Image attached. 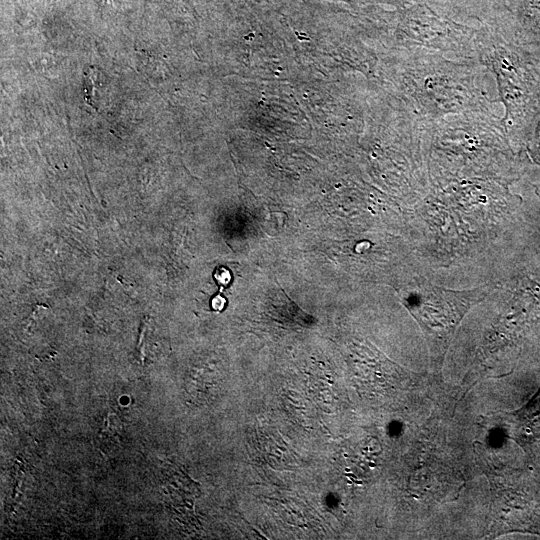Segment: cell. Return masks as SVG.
<instances>
[{
  "label": "cell",
  "instance_id": "6da1fadb",
  "mask_svg": "<svg viewBox=\"0 0 540 540\" xmlns=\"http://www.w3.org/2000/svg\"><path fill=\"white\" fill-rule=\"evenodd\" d=\"M479 60L449 59L423 48H400L395 82L400 99L424 126L452 114L494 109L488 75Z\"/></svg>",
  "mask_w": 540,
  "mask_h": 540
},
{
  "label": "cell",
  "instance_id": "7a4b0ae2",
  "mask_svg": "<svg viewBox=\"0 0 540 540\" xmlns=\"http://www.w3.org/2000/svg\"><path fill=\"white\" fill-rule=\"evenodd\" d=\"M478 60L494 75L509 140L523 150L540 116V44L531 42L512 17L475 32Z\"/></svg>",
  "mask_w": 540,
  "mask_h": 540
},
{
  "label": "cell",
  "instance_id": "3957f363",
  "mask_svg": "<svg viewBox=\"0 0 540 540\" xmlns=\"http://www.w3.org/2000/svg\"><path fill=\"white\" fill-rule=\"evenodd\" d=\"M423 141L440 177L487 173L514 179L523 172L520 155L494 109L440 118L424 126Z\"/></svg>",
  "mask_w": 540,
  "mask_h": 540
},
{
  "label": "cell",
  "instance_id": "277c9868",
  "mask_svg": "<svg viewBox=\"0 0 540 540\" xmlns=\"http://www.w3.org/2000/svg\"><path fill=\"white\" fill-rule=\"evenodd\" d=\"M476 30L437 17L424 7H414L398 27L400 48H423L449 59L478 60Z\"/></svg>",
  "mask_w": 540,
  "mask_h": 540
},
{
  "label": "cell",
  "instance_id": "5b68a950",
  "mask_svg": "<svg viewBox=\"0 0 540 540\" xmlns=\"http://www.w3.org/2000/svg\"><path fill=\"white\" fill-rule=\"evenodd\" d=\"M517 438L529 456L540 462V389L521 410L515 413Z\"/></svg>",
  "mask_w": 540,
  "mask_h": 540
},
{
  "label": "cell",
  "instance_id": "8992f818",
  "mask_svg": "<svg viewBox=\"0 0 540 540\" xmlns=\"http://www.w3.org/2000/svg\"><path fill=\"white\" fill-rule=\"evenodd\" d=\"M519 30L531 42L540 44V0H513Z\"/></svg>",
  "mask_w": 540,
  "mask_h": 540
},
{
  "label": "cell",
  "instance_id": "52a82bcc",
  "mask_svg": "<svg viewBox=\"0 0 540 540\" xmlns=\"http://www.w3.org/2000/svg\"><path fill=\"white\" fill-rule=\"evenodd\" d=\"M519 155L522 161L523 171L529 165L540 168V116L536 120L532 132L523 150L519 152Z\"/></svg>",
  "mask_w": 540,
  "mask_h": 540
},
{
  "label": "cell",
  "instance_id": "ba28073f",
  "mask_svg": "<svg viewBox=\"0 0 540 540\" xmlns=\"http://www.w3.org/2000/svg\"><path fill=\"white\" fill-rule=\"evenodd\" d=\"M534 188H535V191H536L538 197L540 198V185H534Z\"/></svg>",
  "mask_w": 540,
  "mask_h": 540
}]
</instances>
